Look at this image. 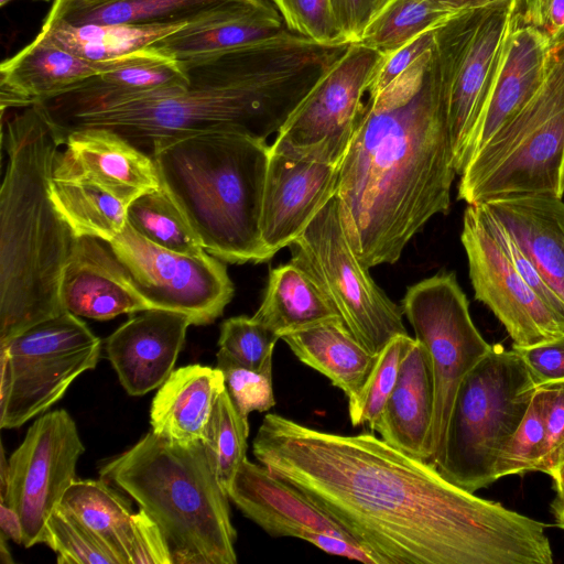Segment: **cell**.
Here are the masks:
<instances>
[{
	"instance_id": "obj_1",
	"label": "cell",
	"mask_w": 564,
	"mask_h": 564,
	"mask_svg": "<svg viewBox=\"0 0 564 564\" xmlns=\"http://www.w3.org/2000/svg\"><path fill=\"white\" fill-rule=\"evenodd\" d=\"M252 453L380 564H551L545 523L477 497L373 433L267 414Z\"/></svg>"
},
{
	"instance_id": "obj_2",
	"label": "cell",
	"mask_w": 564,
	"mask_h": 564,
	"mask_svg": "<svg viewBox=\"0 0 564 564\" xmlns=\"http://www.w3.org/2000/svg\"><path fill=\"white\" fill-rule=\"evenodd\" d=\"M368 94L336 196L351 248L370 269L397 262L432 217L448 213L456 171L434 44Z\"/></svg>"
},
{
	"instance_id": "obj_3",
	"label": "cell",
	"mask_w": 564,
	"mask_h": 564,
	"mask_svg": "<svg viewBox=\"0 0 564 564\" xmlns=\"http://www.w3.org/2000/svg\"><path fill=\"white\" fill-rule=\"evenodd\" d=\"M349 45L321 44L286 30L241 48L181 62L188 85L180 93L50 123L62 145L72 130L106 128L149 155L158 140L212 131L267 139Z\"/></svg>"
},
{
	"instance_id": "obj_4",
	"label": "cell",
	"mask_w": 564,
	"mask_h": 564,
	"mask_svg": "<svg viewBox=\"0 0 564 564\" xmlns=\"http://www.w3.org/2000/svg\"><path fill=\"white\" fill-rule=\"evenodd\" d=\"M2 145L0 344L66 312L59 285L77 239L50 197L62 144L43 111L33 105L10 117Z\"/></svg>"
},
{
	"instance_id": "obj_5",
	"label": "cell",
	"mask_w": 564,
	"mask_h": 564,
	"mask_svg": "<svg viewBox=\"0 0 564 564\" xmlns=\"http://www.w3.org/2000/svg\"><path fill=\"white\" fill-rule=\"evenodd\" d=\"M271 145L240 131H212L152 144L160 186L205 251L224 262L270 260L260 219Z\"/></svg>"
},
{
	"instance_id": "obj_6",
	"label": "cell",
	"mask_w": 564,
	"mask_h": 564,
	"mask_svg": "<svg viewBox=\"0 0 564 564\" xmlns=\"http://www.w3.org/2000/svg\"><path fill=\"white\" fill-rule=\"evenodd\" d=\"M161 528L173 564H236L229 497L204 442L171 443L152 431L100 466Z\"/></svg>"
},
{
	"instance_id": "obj_7",
	"label": "cell",
	"mask_w": 564,
	"mask_h": 564,
	"mask_svg": "<svg viewBox=\"0 0 564 564\" xmlns=\"http://www.w3.org/2000/svg\"><path fill=\"white\" fill-rule=\"evenodd\" d=\"M467 205L564 196V39L534 96L473 155L458 184Z\"/></svg>"
},
{
	"instance_id": "obj_8",
	"label": "cell",
	"mask_w": 564,
	"mask_h": 564,
	"mask_svg": "<svg viewBox=\"0 0 564 564\" xmlns=\"http://www.w3.org/2000/svg\"><path fill=\"white\" fill-rule=\"evenodd\" d=\"M535 389L519 355L492 346L458 387L434 467L470 492L496 481L497 459L524 417Z\"/></svg>"
},
{
	"instance_id": "obj_9",
	"label": "cell",
	"mask_w": 564,
	"mask_h": 564,
	"mask_svg": "<svg viewBox=\"0 0 564 564\" xmlns=\"http://www.w3.org/2000/svg\"><path fill=\"white\" fill-rule=\"evenodd\" d=\"M522 10L502 0L456 12L434 30L456 174L473 156L508 35Z\"/></svg>"
},
{
	"instance_id": "obj_10",
	"label": "cell",
	"mask_w": 564,
	"mask_h": 564,
	"mask_svg": "<svg viewBox=\"0 0 564 564\" xmlns=\"http://www.w3.org/2000/svg\"><path fill=\"white\" fill-rule=\"evenodd\" d=\"M289 248L291 262L316 282L370 352L378 355L393 337L408 334L402 307L376 284L352 250L336 195Z\"/></svg>"
},
{
	"instance_id": "obj_11",
	"label": "cell",
	"mask_w": 564,
	"mask_h": 564,
	"mask_svg": "<svg viewBox=\"0 0 564 564\" xmlns=\"http://www.w3.org/2000/svg\"><path fill=\"white\" fill-rule=\"evenodd\" d=\"M100 348L87 324L67 311L0 344V427H20L48 410L97 366Z\"/></svg>"
},
{
	"instance_id": "obj_12",
	"label": "cell",
	"mask_w": 564,
	"mask_h": 564,
	"mask_svg": "<svg viewBox=\"0 0 564 564\" xmlns=\"http://www.w3.org/2000/svg\"><path fill=\"white\" fill-rule=\"evenodd\" d=\"M402 311L431 359L434 409L427 462L434 466L443 452L458 387L492 345L476 328L454 272H442L410 286Z\"/></svg>"
},
{
	"instance_id": "obj_13",
	"label": "cell",
	"mask_w": 564,
	"mask_h": 564,
	"mask_svg": "<svg viewBox=\"0 0 564 564\" xmlns=\"http://www.w3.org/2000/svg\"><path fill=\"white\" fill-rule=\"evenodd\" d=\"M384 56L359 42L350 43L290 115L271 152L339 165L360 120L362 97Z\"/></svg>"
},
{
	"instance_id": "obj_14",
	"label": "cell",
	"mask_w": 564,
	"mask_h": 564,
	"mask_svg": "<svg viewBox=\"0 0 564 564\" xmlns=\"http://www.w3.org/2000/svg\"><path fill=\"white\" fill-rule=\"evenodd\" d=\"M153 308L182 313L207 325L224 313L235 288L220 259L178 253L151 242L128 223L108 242Z\"/></svg>"
},
{
	"instance_id": "obj_15",
	"label": "cell",
	"mask_w": 564,
	"mask_h": 564,
	"mask_svg": "<svg viewBox=\"0 0 564 564\" xmlns=\"http://www.w3.org/2000/svg\"><path fill=\"white\" fill-rule=\"evenodd\" d=\"M84 452L75 421L58 409L41 414L11 454L8 486L0 500L20 516L25 547L45 543L47 521L76 480Z\"/></svg>"
},
{
	"instance_id": "obj_16",
	"label": "cell",
	"mask_w": 564,
	"mask_h": 564,
	"mask_svg": "<svg viewBox=\"0 0 564 564\" xmlns=\"http://www.w3.org/2000/svg\"><path fill=\"white\" fill-rule=\"evenodd\" d=\"M460 240L475 299L505 326L512 346H533L564 335V318L517 271L482 225L475 205L464 212Z\"/></svg>"
},
{
	"instance_id": "obj_17",
	"label": "cell",
	"mask_w": 564,
	"mask_h": 564,
	"mask_svg": "<svg viewBox=\"0 0 564 564\" xmlns=\"http://www.w3.org/2000/svg\"><path fill=\"white\" fill-rule=\"evenodd\" d=\"M187 85L188 77L178 62L145 47L118 58L110 68L36 106L55 124L131 101L170 96Z\"/></svg>"
},
{
	"instance_id": "obj_18",
	"label": "cell",
	"mask_w": 564,
	"mask_h": 564,
	"mask_svg": "<svg viewBox=\"0 0 564 564\" xmlns=\"http://www.w3.org/2000/svg\"><path fill=\"white\" fill-rule=\"evenodd\" d=\"M339 165L293 159L270 151L260 230L271 259L289 247L337 193Z\"/></svg>"
},
{
	"instance_id": "obj_19",
	"label": "cell",
	"mask_w": 564,
	"mask_h": 564,
	"mask_svg": "<svg viewBox=\"0 0 564 564\" xmlns=\"http://www.w3.org/2000/svg\"><path fill=\"white\" fill-rule=\"evenodd\" d=\"M63 145L55 158L54 180L93 183L127 205L160 187L152 158L112 130H72Z\"/></svg>"
},
{
	"instance_id": "obj_20",
	"label": "cell",
	"mask_w": 564,
	"mask_h": 564,
	"mask_svg": "<svg viewBox=\"0 0 564 564\" xmlns=\"http://www.w3.org/2000/svg\"><path fill=\"white\" fill-rule=\"evenodd\" d=\"M191 325L182 313L153 308L129 318L108 336L107 358L130 395H143L167 379Z\"/></svg>"
},
{
	"instance_id": "obj_21",
	"label": "cell",
	"mask_w": 564,
	"mask_h": 564,
	"mask_svg": "<svg viewBox=\"0 0 564 564\" xmlns=\"http://www.w3.org/2000/svg\"><path fill=\"white\" fill-rule=\"evenodd\" d=\"M59 299L65 311L97 321L153 310L108 242L89 236L76 239Z\"/></svg>"
},
{
	"instance_id": "obj_22",
	"label": "cell",
	"mask_w": 564,
	"mask_h": 564,
	"mask_svg": "<svg viewBox=\"0 0 564 564\" xmlns=\"http://www.w3.org/2000/svg\"><path fill=\"white\" fill-rule=\"evenodd\" d=\"M227 495L271 536L300 539L305 531H319L356 541L300 490L248 458L240 464Z\"/></svg>"
},
{
	"instance_id": "obj_23",
	"label": "cell",
	"mask_w": 564,
	"mask_h": 564,
	"mask_svg": "<svg viewBox=\"0 0 564 564\" xmlns=\"http://www.w3.org/2000/svg\"><path fill=\"white\" fill-rule=\"evenodd\" d=\"M90 62L59 46L40 31L35 39L0 66V104L26 108L63 95L115 62Z\"/></svg>"
},
{
	"instance_id": "obj_24",
	"label": "cell",
	"mask_w": 564,
	"mask_h": 564,
	"mask_svg": "<svg viewBox=\"0 0 564 564\" xmlns=\"http://www.w3.org/2000/svg\"><path fill=\"white\" fill-rule=\"evenodd\" d=\"M521 13L508 35L473 155L525 106L544 79L551 45L522 22Z\"/></svg>"
},
{
	"instance_id": "obj_25",
	"label": "cell",
	"mask_w": 564,
	"mask_h": 564,
	"mask_svg": "<svg viewBox=\"0 0 564 564\" xmlns=\"http://www.w3.org/2000/svg\"><path fill=\"white\" fill-rule=\"evenodd\" d=\"M434 409V382L430 355L411 338L397 383L373 430L398 449L427 462Z\"/></svg>"
},
{
	"instance_id": "obj_26",
	"label": "cell",
	"mask_w": 564,
	"mask_h": 564,
	"mask_svg": "<svg viewBox=\"0 0 564 564\" xmlns=\"http://www.w3.org/2000/svg\"><path fill=\"white\" fill-rule=\"evenodd\" d=\"M226 389L216 367L188 365L171 372L151 404V431L180 445L203 442L219 394Z\"/></svg>"
},
{
	"instance_id": "obj_27",
	"label": "cell",
	"mask_w": 564,
	"mask_h": 564,
	"mask_svg": "<svg viewBox=\"0 0 564 564\" xmlns=\"http://www.w3.org/2000/svg\"><path fill=\"white\" fill-rule=\"evenodd\" d=\"M268 4L267 0H102L89 4L55 0L46 19L72 25H185L220 14L253 11Z\"/></svg>"
},
{
	"instance_id": "obj_28",
	"label": "cell",
	"mask_w": 564,
	"mask_h": 564,
	"mask_svg": "<svg viewBox=\"0 0 564 564\" xmlns=\"http://www.w3.org/2000/svg\"><path fill=\"white\" fill-rule=\"evenodd\" d=\"M482 205L510 231L545 281L564 301L563 198L525 196Z\"/></svg>"
},
{
	"instance_id": "obj_29",
	"label": "cell",
	"mask_w": 564,
	"mask_h": 564,
	"mask_svg": "<svg viewBox=\"0 0 564 564\" xmlns=\"http://www.w3.org/2000/svg\"><path fill=\"white\" fill-rule=\"evenodd\" d=\"M286 30L282 17L269 3L253 11L220 14L186 24L148 47L181 63L241 48Z\"/></svg>"
},
{
	"instance_id": "obj_30",
	"label": "cell",
	"mask_w": 564,
	"mask_h": 564,
	"mask_svg": "<svg viewBox=\"0 0 564 564\" xmlns=\"http://www.w3.org/2000/svg\"><path fill=\"white\" fill-rule=\"evenodd\" d=\"M281 339L300 361L327 377L348 400L362 388L378 356L354 337L341 318L284 334Z\"/></svg>"
},
{
	"instance_id": "obj_31",
	"label": "cell",
	"mask_w": 564,
	"mask_h": 564,
	"mask_svg": "<svg viewBox=\"0 0 564 564\" xmlns=\"http://www.w3.org/2000/svg\"><path fill=\"white\" fill-rule=\"evenodd\" d=\"M252 317L280 339L284 334L341 318L316 282L292 262L271 269L263 300Z\"/></svg>"
},
{
	"instance_id": "obj_32",
	"label": "cell",
	"mask_w": 564,
	"mask_h": 564,
	"mask_svg": "<svg viewBox=\"0 0 564 564\" xmlns=\"http://www.w3.org/2000/svg\"><path fill=\"white\" fill-rule=\"evenodd\" d=\"M183 26L184 24L98 23L72 25L45 19L41 31L50 35L59 46L80 58L90 62H108L143 50Z\"/></svg>"
},
{
	"instance_id": "obj_33",
	"label": "cell",
	"mask_w": 564,
	"mask_h": 564,
	"mask_svg": "<svg viewBox=\"0 0 564 564\" xmlns=\"http://www.w3.org/2000/svg\"><path fill=\"white\" fill-rule=\"evenodd\" d=\"M50 197L77 238L110 242L127 224L128 205L93 183L52 178Z\"/></svg>"
},
{
	"instance_id": "obj_34",
	"label": "cell",
	"mask_w": 564,
	"mask_h": 564,
	"mask_svg": "<svg viewBox=\"0 0 564 564\" xmlns=\"http://www.w3.org/2000/svg\"><path fill=\"white\" fill-rule=\"evenodd\" d=\"M59 508L73 514L126 564L123 545L133 514L130 501L104 479H76Z\"/></svg>"
},
{
	"instance_id": "obj_35",
	"label": "cell",
	"mask_w": 564,
	"mask_h": 564,
	"mask_svg": "<svg viewBox=\"0 0 564 564\" xmlns=\"http://www.w3.org/2000/svg\"><path fill=\"white\" fill-rule=\"evenodd\" d=\"M127 223L142 237L162 248L188 256L206 252L161 186L141 194L128 205Z\"/></svg>"
},
{
	"instance_id": "obj_36",
	"label": "cell",
	"mask_w": 564,
	"mask_h": 564,
	"mask_svg": "<svg viewBox=\"0 0 564 564\" xmlns=\"http://www.w3.org/2000/svg\"><path fill=\"white\" fill-rule=\"evenodd\" d=\"M452 14L433 0H389L366 26L359 43L388 55Z\"/></svg>"
},
{
	"instance_id": "obj_37",
	"label": "cell",
	"mask_w": 564,
	"mask_h": 564,
	"mask_svg": "<svg viewBox=\"0 0 564 564\" xmlns=\"http://www.w3.org/2000/svg\"><path fill=\"white\" fill-rule=\"evenodd\" d=\"M249 432L248 420L241 416L225 389L216 400L203 442L226 492L247 458Z\"/></svg>"
},
{
	"instance_id": "obj_38",
	"label": "cell",
	"mask_w": 564,
	"mask_h": 564,
	"mask_svg": "<svg viewBox=\"0 0 564 564\" xmlns=\"http://www.w3.org/2000/svg\"><path fill=\"white\" fill-rule=\"evenodd\" d=\"M412 337L398 335L378 354L377 360L359 392L348 400L352 426L368 424L373 432L397 383L400 366Z\"/></svg>"
},
{
	"instance_id": "obj_39",
	"label": "cell",
	"mask_w": 564,
	"mask_h": 564,
	"mask_svg": "<svg viewBox=\"0 0 564 564\" xmlns=\"http://www.w3.org/2000/svg\"><path fill=\"white\" fill-rule=\"evenodd\" d=\"M545 405L536 386L524 417L501 451L496 466V480L509 475L540 471L546 454Z\"/></svg>"
},
{
	"instance_id": "obj_40",
	"label": "cell",
	"mask_w": 564,
	"mask_h": 564,
	"mask_svg": "<svg viewBox=\"0 0 564 564\" xmlns=\"http://www.w3.org/2000/svg\"><path fill=\"white\" fill-rule=\"evenodd\" d=\"M45 544L56 553L58 564H120L102 541L59 507L47 521Z\"/></svg>"
},
{
	"instance_id": "obj_41",
	"label": "cell",
	"mask_w": 564,
	"mask_h": 564,
	"mask_svg": "<svg viewBox=\"0 0 564 564\" xmlns=\"http://www.w3.org/2000/svg\"><path fill=\"white\" fill-rule=\"evenodd\" d=\"M216 367L221 371L226 390L242 417L248 420L251 412H265L275 405L272 364L260 370L252 369L219 349Z\"/></svg>"
},
{
	"instance_id": "obj_42",
	"label": "cell",
	"mask_w": 564,
	"mask_h": 564,
	"mask_svg": "<svg viewBox=\"0 0 564 564\" xmlns=\"http://www.w3.org/2000/svg\"><path fill=\"white\" fill-rule=\"evenodd\" d=\"M279 339L272 329L252 316H235L223 322L218 346L243 366L260 370L272 364Z\"/></svg>"
},
{
	"instance_id": "obj_43",
	"label": "cell",
	"mask_w": 564,
	"mask_h": 564,
	"mask_svg": "<svg viewBox=\"0 0 564 564\" xmlns=\"http://www.w3.org/2000/svg\"><path fill=\"white\" fill-rule=\"evenodd\" d=\"M270 1L289 31L321 44L347 42L336 23L330 0Z\"/></svg>"
},
{
	"instance_id": "obj_44",
	"label": "cell",
	"mask_w": 564,
	"mask_h": 564,
	"mask_svg": "<svg viewBox=\"0 0 564 564\" xmlns=\"http://www.w3.org/2000/svg\"><path fill=\"white\" fill-rule=\"evenodd\" d=\"M475 206L482 225L500 246L517 271L540 295V297L564 318V301L545 281V279L512 237L510 231L489 212L485 205Z\"/></svg>"
},
{
	"instance_id": "obj_45",
	"label": "cell",
	"mask_w": 564,
	"mask_h": 564,
	"mask_svg": "<svg viewBox=\"0 0 564 564\" xmlns=\"http://www.w3.org/2000/svg\"><path fill=\"white\" fill-rule=\"evenodd\" d=\"M123 557L126 564H173L167 539L159 524L141 508L131 517Z\"/></svg>"
},
{
	"instance_id": "obj_46",
	"label": "cell",
	"mask_w": 564,
	"mask_h": 564,
	"mask_svg": "<svg viewBox=\"0 0 564 564\" xmlns=\"http://www.w3.org/2000/svg\"><path fill=\"white\" fill-rule=\"evenodd\" d=\"M538 387L544 399L547 435L546 454L540 471L550 476L564 462V381Z\"/></svg>"
},
{
	"instance_id": "obj_47",
	"label": "cell",
	"mask_w": 564,
	"mask_h": 564,
	"mask_svg": "<svg viewBox=\"0 0 564 564\" xmlns=\"http://www.w3.org/2000/svg\"><path fill=\"white\" fill-rule=\"evenodd\" d=\"M512 349L536 386L564 381V335L533 346H512Z\"/></svg>"
},
{
	"instance_id": "obj_48",
	"label": "cell",
	"mask_w": 564,
	"mask_h": 564,
	"mask_svg": "<svg viewBox=\"0 0 564 564\" xmlns=\"http://www.w3.org/2000/svg\"><path fill=\"white\" fill-rule=\"evenodd\" d=\"M434 30H427L410 42L384 56L379 66L368 93L383 89L411 66L422 54L429 51L434 44Z\"/></svg>"
},
{
	"instance_id": "obj_49",
	"label": "cell",
	"mask_w": 564,
	"mask_h": 564,
	"mask_svg": "<svg viewBox=\"0 0 564 564\" xmlns=\"http://www.w3.org/2000/svg\"><path fill=\"white\" fill-rule=\"evenodd\" d=\"M389 0H330L338 29L347 42H358L369 22Z\"/></svg>"
},
{
	"instance_id": "obj_50",
	"label": "cell",
	"mask_w": 564,
	"mask_h": 564,
	"mask_svg": "<svg viewBox=\"0 0 564 564\" xmlns=\"http://www.w3.org/2000/svg\"><path fill=\"white\" fill-rule=\"evenodd\" d=\"M521 20L553 46L564 39V0H527Z\"/></svg>"
},
{
	"instance_id": "obj_51",
	"label": "cell",
	"mask_w": 564,
	"mask_h": 564,
	"mask_svg": "<svg viewBox=\"0 0 564 564\" xmlns=\"http://www.w3.org/2000/svg\"><path fill=\"white\" fill-rule=\"evenodd\" d=\"M300 539L332 555L343 556L366 564H380L370 550L344 536L319 531H305L301 534Z\"/></svg>"
},
{
	"instance_id": "obj_52",
	"label": "cell",
	"mask_w": 564,
	"mask_h": 564,
	"mask_svg": "<svg viewBox=\"0 0 564 564\" xmlns=\"http://www.w3.org/2000/svg\"><path fill=\"white\" fill-rule=\"evenodd\" d=\"M0 533L17 544H23V524L18 512L0 500Z\"/></svg>"
},
{
	"instance_id": "obj_53",
	"label": "cell",
	"mask_w": 564,
	"mask_h": 564,
	"mask_svg": "<svg viewBox=\"0 0 564 564\" xmlns=\"http://www.w3.org/2000/svg\"><path fill=\"white\" fill-rule=\"evenodd\" d=\"M436 4H438L444 10L456 13L466 9L477 8L487 6L490 3H495L502 0H433ZM513 4H520L524 7L527 0H506Z\"/></svg>"
},
{
	"instance_id": "obj_54",
	"label": "cell",
	"mask_w": 564,
	"mask_h": 564,
	"mask_svg": "<svg viewBox=\"0 0 564 564\" xmlns=\"http://www.w3.org/2000/svg\"><path fill=\"white\" fill-rule=\"evenodd\" d=\"M554 489L556 491L555 498L564 499V462L560 464L552 473Z\"/></svg>"
},
{
	"instance_id": "obj_55",
	"label": "cell",
	"mask_w": 564,
	"mask_h": 564,
	"mask_svg": "<svg viewBox=\"0 0 564 564\" xmlns=\"http://www.w3.org/2000/svg\"><path fill=\"white\" fill-rule=\"evenodd\" d=\"M1 463H0V497H3L8 486L9 479V460L4 455V448L1 445Z\"/></svg>"
},
{
	"instance_id": "obj_56",
	"label": "cell",
	"mask_w": 564,
	"mask_h": 564,
	"mask_svg": "<svg viewBox=\"0 0 564 564\" xmlns=\"http://www.w3.org/2000/svg\"><path fill=\"white\" fill-rule=\"evenodd\" d=\"M551 509L555 518L556 525L564 530V499L554 498Z\"/></svg>"
},
{
	"instance_id": "obj_57",
	"label": "cell",
	"mask_w": 564,
	"mask_h": 564,
	"mask_svg": "<svg viewBox=\"0 0 564 564\" xmlns=\"http://www.w3.org/2000/svg\"><path fill=\"white\" fill-rule=\"evenodd\" d=\"M7 541L9 540L2 533H0V562L2 564H13L14 561L7 545Z\"/></svg>"
},
{
	"instance_id": "obj_58",
	"label": "cell",
	"mask_w": 564,
	"mask_h": 564,
	"mask_svg": "<svg viewBox=\"0 0 564 564\" xmlns=\"http://www.w3.org/2000/svg\"><path fill=\"white\" fill-rule=\"evenodd\" d=\"M64 2H70V3H79V4H89V3H96L102 0H61Z\"/></svg>"
},
{
	"instance_id": "obj_59",
	"label": "cell",
	"mask_w": 564,
	"mask_h": 564,
	"mask_svg": "<svg viewBox=\"0 0 564 564\" xmlns=\"http://www.w3.org/2000/svg\"><path fill=\"white\" fill-rule=\"evenodd\" d=\"M11 1H13V0H0V6L4 7L6 4H8ZM44 1H50V0H44Z\"/></svg>"
}]
</instances>
